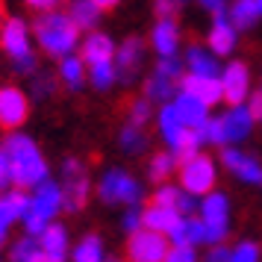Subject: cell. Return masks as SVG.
Segmentation results:
<instances>
[{"mask_svg":"<svg viewBox=\"0 0 262 262\" xmlns=\"http://www.w3.org/2000/svg\"><path fill=\"white\" fill-rule=\"evenodd\" d=\"M0 154L9 162V174H12V183L18 186V191L38 189L41 183H48V159L38 150L36 139H30L27 133H9Z\"/></svg>","mask_w":262,"mask_h":262,"instance_id":"obj_1","label":"cell"},{"mask_svg":"<svg viewBox=\"0 0 262 262\" xmlns=\"http://www.w3.org/2000/svg\"><path fill=\"white\" fill-rule=\"evenodd\" d=\"M36 41L41 45V50L48 56H56V59H65L71 56L77 41H80V30L74 27L71 15L68 12H59V9H50V12H41L36 18Z\"/></svg>","mask_w":262,"mask_h":262,"instance_id":"obj_2","label":"cell"},{"mask_svg":"<svg viewBox=\"0 0 262 262\" xmlns=\"http://www.w3.org/2000/svg\"><path fill=\"white\" fill-rule=\"evenodd\" d=\"M65 209V198H62V189L59 183H41L38 189H33L30 194V201H27V209H24V227H27V236H41L50 224H53V218Z\"/></svg>","mask_w":262,"mask_h":262,"instance_id":"obj_3","label":"cell"},{"mask_svg":"<svg viewBox=\"0 0 262 262\" xmlns=\"http://www.w3.org/2000/svg\"><path fill=\"white\" fill-rule=\"evenodd\" d=\"M0 48L12 59V65L21 74H36V56H33V45H30V27L24 18H6L3 30H0Z\"/></svg>","mask_w":262,"mask_h":262,"instance_id":"obj_4","label":"cell"},{"mask_svg":"<svg viewBox=\"0 0 262 262\" xmlns=\"http://www.w3.org/2000/svg\"><path fill=\"white\" fill-rule=\"evenodd\" d=\"M97 198L103 203H124L127 209H133V206H139L144 198L142 191V183L133 177L130 171H124V168H109L106 174L100 177V183H97Z\"/></svg>","mask_w":262,"mask_h":262,"instance_id":"obj_5","label":"cell"},{"mask_svg":"<svg viewBox=\"0 0 262 262\" xmlns=\"http://www.w3.org/2000/svg\"><path fill=\"white\" fill-rule=\"evenodd\" d=\"M198 209H201L198 218L206 227V245L218 248L227 238V233H230V201H227V194L224 191H209L198 203Z\"/></svg>","mask_w":262,"mask_h":262,"instance_id":"obj_6","label":"cell"},{"mask_svg":"<svg viewBox=\"0 0 262 262\" xmlns=\"http://www.w3.org/2000/svg\"><path fill=\"white\" fill-rule=\"evenodd\" d=\"M215 180H218V165L206 154L191 156L189 162L180 165V189L191 198H206L209 191H215Z\"/></svg>","mask_w":262,"mask_h":262,"instance_id":"obj_7","label":"cell"},{"mask_svg":"<svg viewBox=\"0 0 262 262\" xmlns=\"http://www.w3.org/2000/svg\"><path fill=\"white\" fill-rule=\"evenodd\" d=\"M62 198H65V212H80L85 209V201H89V174H85V165L80 159H65L62 162Z\"/></svg>","mask_w":262,"mask_h":262,"instance_id":"obj_8","label":"cell"},{"mask_svg":"<svg viewBox=\"0 0 262 262\" xmlns=\"http://www.w3.org/2000/svg\"><path fill=\"white\" fill-rule=\"evenodd\" d=\"M221 97H224L230 106H245L250 97V71L245 62H227L221 68Z\"/></svg>","mask_w":262,"mask_h":262,"instance_id":"obj_9","label":"cell"},{"mask_svg":"<svg viewBox=\"0 0 262 262\" xmlns=\"http://www.w3.org/2000/svg\"><path fill=\"white\" fill-rule=\"evenodd\" d=\"M168 250H171L168 238L159 236V233H150V230H139L127 242V256H130V262H165Z\"/></svg>","mask_w":262,"mask_h":262,"instance_id":"obj_10","label":"cell"},{"mask_svg":"<svg viewBox=\"0 0 262 262\" xmlns=\"http://www.w3.org/2000/svg\"><path fill=\"white\" fill-rule=\"evenodd\" d=\"M27 115H30V97L18 85H0V127L18 133Z\"/></svg>","mask_w":262,"mask_h":262,"instance_id":"obj_11","label":"cell"},{"mask_svg":"<svg viewBox=\"0 0 262 262\" xmlns=\"http://www.w3.org/2000/svg\"><path fill=\"white\" fill-rule=\"evenodd\" d=\"M142 62H144V41L139 36L124 38L115 48V59H112L115 74H118V83H133L139 68H142Z\"/></svg>","mask_w":262,"mask_h":262,"instance_id":"obj_12","label":"cell"},{"mask_svg":"<svg viewBox=\"0 0 262 262\" xmlns=\"http://www.w3.org/2000/svg\"><path fill=\"white\" fill-rule=\"evenodd\" d=\"M221 165H224L230 174H236L242 183H250V186H259L262 189V162L259 159L245 156L242 150H236V147H224V150H221Z\"/></svg>","mask_w":262,"mask_h":262,"instance_id":"obj_13","label":"cell"},{"mask_svg":"<svg viewBox=\"0 0 262 262\" xmlns=\"http://www.w3.org/2000/svg\"><path fill=\"white\" fill-rule=\"evenodd\" d=\"M27 201H30V194H24V191H18V189L0 194V245H6V236H9L15 221L24 218Z\"/></svg>","mask_w":262,"mask_h":262,"instance_id":"obj_14","label":"cell"},{"mask_svg":"<svg viewBox=\"0 0 262 262\" xmlns=\"http://www.w3.org/2000/svg\"><path fill=\"white\" fill-rule=\"evenodd\" d=\"M150 45L159 53V59H168V56H177L180 48V27L177 18H159L150 30Z\"/></svg>","mask_w":262,"mask_h":262,"instance_id":"obj_15","label":"cell"},{"mask_svg":"<svg viewBox=\"0 0 262 262\" xmlns=\"http://www.w3.org/2000/svg\"><path fill=\"white\" fill-rule=\"evenodd\" d=\"M180 92L183 95H191L194 100H201L206 109H212L215 103H221V83L218 80H206V77H191V74H183L180 80Z\"/></svg>","mask_w":262,"mask_h":262,"instance_id":"obj_16","label":"cell"},{"mask_svg":"<svg viewBox=\"0 0 262 262\" xmlns=\"http://www.w3.org/2000/svg\"><path fill=\"white\" fill-rule=\"evenodd\" d=\"M221 124H224V133H227V147L245 142L253 130V115L248 112V106H230L221 115Z\"/></svg>","mask_w":262,"mask_h":262,"instance_id":"obj_17","label":"cell"},{"mask_svg":"<svg viewBox=\"0 0 262 262\" xmlns=\"http://www.w3.org/2000/svg\"><path fill=\"white\" fill-rule=\"evenodd\" d=\"M183 65H186V74H191V77H206V80H218L221 77L218 59L209 53V48H201V45H191L186 50Z\"/></svg>","mask_w":262,"mask_h":262,"instance_id":"obj_18","label":"cell"},{"mask_svg":"<svg viewBox=\"0 0 262 262\" xmlns=\"http://www.w3.org/2000/svg\"><path fill=\"white\" fill-rule=\"evenodd\" d=\"M206 41H209V53H212L215 59H218V56H230V53L236 50L238 33L233 30V24L227 21V15H224V18H215V21H212Z\"/></svg>","mask_w":262,"mask_h":262,"instance_id":"obj_19","label":"cell"},{"mask_svg":"<svg viewBox=\"0 0 262 262\" xmlns=\"http://www.w3.org/2000/svg\"><path fill=\"white\" fill-rule=\"evenodd\" d=\"M171 106H174V112L180 115L183 127H189V130H201L203 124L209 121V109L203 106L201 100H194L191 95H183V92H177V97L171 100Z\"/></svg>","mask_w":262,"mask_h":262,"instance_id":"obj_20","label":"cell"},{"mask_svg":"<svg viewBox=\"0 0 262 262\" xmlns=\"http://www.w3.org/2000/svg\"><path fill=\"white\" fill-rule=\"evenodd\" d=\"M38 250L48 262H65V256H68V230L62 224H50L38 236Z\"/></svg>","mask_w":262,"mask_h":262,"instance_id":"obj_21","label":"cell"},{"mask_svg":"<svg viewBox=\"0 0 262 262\" xmlns=\"http://www.w3.org/2000/svg\"><path fill=\"white\" fill-rule=\"evenodd\" d=\"M80 59L92 68V65H103V62L115 59V41L106 33H89L83 41V56Z\"/></svg>","mask_w":262,"mask_h":262,"instance_id":"obj_22","label":"cell"},{"mask_svg":"<svg viewBox=\"0 0 262 262\" xmlns=\"http://www.w3.org/2000/svg\"><path fill=\"white\" fill-rule=\"evenodd\" d=\"M180 224V215L174 209H165V206H147L142 209V230H150V233H159V236H171V230Z\"/></svg>","mask_w":262,"mask_h":262,"instance_id":"obj_23","label":"cell"},{"mask_svg":"<svg viewBox=\"0 0 262 262\" xmlns=\"http://www.w3.org/2000/svg\"><path fill=\"white\" fill-rule=\"evenodd\" d=\"M112 3H103V0H77L71 6V21L77 30H95L97 21H100V15L106 12Z\"/></svg>","mask_w":262,"mask_h":262,"instance_id":"obj_24","label":"cell"},{"mask_svg":"<svg viewBox=\"0 0 262 262\" xmlns=\"http://www.w3.org/2000/svg\"><path fill=\"white\" fill-rule=\"evenodd\" d=\"M156 124H159V136H162V142H165L171 150L177 147V142L183 139V133L189 130V127H183V121H180V115L174 112V106H171V103H165V106L159 109Z\"/></svg>","mask_w":262,"mask_h":262,"instance_id":"obj_25","label":"cell"},{"mask_svg":"<svg viewBox=\"0 0 262 262\" xmlns=\"http://www.w3.org/2000/svg\"><path fill=\"white\" fill-rule=\"evenodd\" d=\"M174 97H177V83L174 80H165L162 74H156V71L144 80V100L147 103H162L165 106Z\"/></svg>","mask_w":262,"mask_h":262,"instance_id":"obj_26","label":"cell"},{"mask_svg":"<svg viewBox=\"0 0 262 262\" xmlns=\"http://www.w3.org/2000/svg\"><path fill=\"white\" fill-rule=\"evenodd\" d=\"M71 259H74V262H106L103 238L97 236V233H89V236H83L77 245H74Z\"/></svg>","mask_w":262,"mask_h":262,"instance_id":"obj_27","label":"cell"},{"mask_svg":"<svg viewBox=\"0 0 262 262\" xmlns=\"http://www.w3.org/2000/svg\"><path fill=\"white\" fill-rule=\"evenodd\" d=\"M259 18V12H256V0H236L230 9H227V21L233 24V30H248V27H253V21Z\"/></svg>","mask_w":262,"mask_h":262,"instance_id":"obj_28","label":"cell"},{"mask_svg":"<svg viewBox=\"0 0 262 262\" xmlns=\"http://www.w3.org/2000/svg\"><path fill=\"white\" fill-rule=\"evenodd\" d=\"M59 80L71 92L83 89L85 85V62L80 56H65V59H59Z\"/></svg>","mask_w":262,"mask_h":262,"instance_id":"obj_29","label":"cell"},{"mask_svg":"<svg viewBox=\"0 0 262 262\" xmlns=\"http://www.w3.org/2000/svg\"><path fill=\"white\" fill-rule=\"evenodd\" d=\"M177 171V159L171 156V150H159V154L150 156V162H147V177L159 183V186H165V180L171 177Z\"/></svg>","mask_w":262,"mask_h":262,"instance_id":"obj_30","label":"cell"},{"mask_svg":"<svg viewBox=\"0 0 262 262\" xmlns=\"http://www.w3.org/2000/svg\"><path fill=\"white\" fill-rule=\"evenodd\" d=\"M118 144L124 154L130 156H139L142 150H147V133L139 130V127H130V124H124L118 133Z\"/></svg>","mask_w":262,"mask_h":262,"instance_id":"obj_31","label":"cell"},{"mask_svg":"<svg viewBox=\"0 0 262 262\" xmlns=\"http://www.w3.org/2000/svg\"><path fill=\"white\" fill-rule=\"evenodd\" d=\"M38 253H41V250H38V238L24 236V238H15L12 245H9L6 259H9V262H33Z\"/></svg>","mask_w":262,"mask_h":262,"instance_id":"obj_32","label":"cell"},{"mask_svg":"<svg viewBox=\"0 0 262 262\" xmlns=\"http://www.w3.org/2000/svg\"><path fill=\"white\" fill-rule=\"evenodd\" d=\"M89 80H92V85H95V89H100V92L112 89V85L118 83L115 65H112V62H103V65H92V68H89Z\"/></svg>","mask_w":262,"mask_h":262,"instance_id":"obj_33","label":"cell"},{"mask_svg":"<svg viewBox=\"0 0 262 262\" xmlns=\"http://www.w3.org/2000/svg\"><path fill=\"white\" fill-rule=\"evenodd\" d=\"M201 139H203V144H215V147H227V133H224V124H221V115L218 118H212L209 115V121L203 124L201 130Z\"/></svg>","mask_w":262,"mask_h":262,"instance_id":"obj_34","label":"cell"},{"mask_svg":"<svg viewBox=\"0 0 262 262\" xmlns=\"http://www.w3.org/2000/svg\"><path fill=\"white\" fill-rule=\"evenodd\" d=\"M150 115H154V103H147L144 97H139V100H133V103H130L127 124H130V127H139V130H144V124L150 121Z\"/></svg>","mask_w":262,"mask_h":262,"instance_id":"obj_35","label":"cell"},{"mask_svg":"<svg viewBox=\"0 0 262 262\" xmlns=\"http://www.w3.org/2000/svg\"><path fill=\"white\" fill-rule=\"evenodd\" d=\"M56 77L50 71H36L33 74V95H36V100H45V97L53 95V89H56Z\"/></svg>","mask_w":262,"mask_h":262,"instance_id":"obj_36","label":"cell"},{"mask_svg":"<svg viewBox=\"0 0 262 262\" xmlns=\"http://www.w3.org/2000/svg\"><path fill=\"white\" fill-rule=\"evenodd\" d=\"M180 198H183V189L165 183V186H159V189L154 191V206H165V209H174V212H177Z\"/></svg>","mask_w":262,"mask_h":262,"instance_id":"obj_37","label":"cell"},{"mask_svg":"<svg viewBox=\"0 0 262 262\" xmlns=\"http://www.w3.org/2000/svg\"><path fill=\"white\" fill-rule=\"evenodd\" d=\"M259 256H262V250H259V245L256 242H238L236 248L230 250V262H259Z\"/></svg>","mask_w":262,"mask_h":262,"instance_id":"obj_38","label":"cell"},{"mask_svg":"<svg viewBox=\"0 0 262 262\" xmlns=\"http://www.w3.org/2000/svg\"><path fill=\"white\" fill-rule=\"evenodd\" d=\"M183 68H186V65H183V59H180V56H168V59H159V62H156L154 71L162 74L165 80H174V83H180V80H183Z\"/></svg>","mask_w":262,"mask_h":262,"instance_id":"obj_39","label":"cell"},{"mask_svg":"<svg viewBox=\"0 0 262 262\" xmlns=\"http://www.w3.org/2000/svg\"><path fill=\"white\" fill-rule=\"evenodd\" d=\"M121 227H124V230H127V233H139V230H142V209H136V206H133V209H127V212H124V218H121Z\"/></svg>","mask_w":262,"mask_h":262,"instance_id":"obj_40","label":"cell"},{"mask_svg":"<svg viewBox=\"0 0 262 262\" xmlns=\"http://www.w3.org/2000/svg\"><path fill=\"white\" fill-rule=\"evenodd\" d=\"M165 262H198V253H194V248H171Z\"/></svg>","mask_w":262,"mask_h":262,"instance_id":"obj_41","label":"cell"},{"mask_svg":"<svg viewBox=\"0 0 262 262\" xmlns=\"http://www.w3.org/2000/svg\"><path fill=\"white\" fill-rule=\"evenodd\" d=\"M201 6H203V9H206L209 15H212V21H215V18H224L227 9H230L227 3H221V0H203Z\"/></svg>","mask_w":262,"mask_h":262,"instance_id":"obj_42","label":"cell"},{"mask_svg":"<svg viewBox=\"0 0 262 262\" xmlns=\"http://www.w3.org/2000/svg\"><path fill=\"white\" fill-rule=\"evenodd\" d=\"M245 106H248V112L253 115V121H256V118L262 121V92H253V95H250V100L245 103Z\"/></svg>","mask_w":262,"mask_h":262,"instance_id":"obj_43","label":"cell"},{"mask_svg":"<svg viewBox=\"0 0 262 262\" xmlns=\"http://www.w3.org/2000/svg\"><path fill=\"white\" fill-rule=\"evenodd\" d=\"M203 262H230V248H224V245L209 248V253H206V259Z\"/></svg>","mask_w":262,"mask_h":262,"instance_id":"obj_44","label":"cell"},{"mask_svg":"<svg viewBox=\"0 0 262 262\" xmlns=\"http://www.w3.org/2000/svg\"><path fill=\"white\" fill-rule=\"evenodd\" d=\"M154 9H156L159 18H174V15L180 12V3H165V0H162V3H156Z\"/></svg>","mask_w":262,"mask_h":262,"instance_id":"obj_45","label":"cell"},{"mask_svg":"<svg viewBox=\"0 0 262 262\" xmlns=\"http://www.w3.org/2000/svg\"><path fill=\"white\" fill-rule=\"evenodd\" d=\"M12 183V174H9V162H6V156L0 154V194H3V189Z\"/></svg>","mask_w":262,"mask_h":262,"instance_id":"obj_46","label":"cell"},{"mask_svg":"<svg viewBox=\"0 0 262 262\" xmlns=\"http://www.w3.org/2000/svg\"><path fill=\"white\" fill-rule=\"evenodd\" d=\"M30 9H33V12H36V9L50 12V9H56V3H53V0H30Z\"/></svg>","mask_w":262,"mask_h":262,"instance_id":"obj_47","label":"cell"},{"mask_svg":"<svg viewBox=\"0 0 262 262\" xmlns=\"http://www.w3.org/2000/svg\"><path fill=\"white\" fill-rule=\"evenodd\" d=\"M256 12H259V18H262V0H256Z\"/></svg>","mask_w":262,"mask_h":262,"instance_id":"obj_48","label":"cell"},{"mask_svg":"<svg viewBox=\"0 0 262 262\" xmlns=\"http://www.w3.org/2000/svg\"><path fill=\"white\" fill-rule=\"evenodd\" d=\"M3 21H6V18H3V6H0V30H3Z\"/></svg>","mask_w":262,"mask_h":262,"instance_id":"obj_49","label":"cell"},{"mask_svg":"<svg viewBox=\"0 0 262 262\" xmlns=\"http://www.w3.org/2000/svg\"><path fill=\"white\" fill-rule=\"evenodd\" d=\"M33 262H48V259H45V256H41V253H38V256H36V259H33Z\"/></svg>","mask_w":262,"mask_h":262,"instance_id":"obj_50","label":"cell"},{"mask_svg":"<svg viewBox=\"0 0 262 262\" xmlns=\"http://www.w3.org/2000/svg\"><path fill=\"white\" fill-rule=\"evenodd\" d=\"M106 262H124V259H118V256H109V259Z\"/></svg>","mask_w":262,"mask_h":262,"instance_id":"obj_51","label":"cell"},{"mask_svg":"<svg viewBox=\"0 0 262 262\" xmlns=\"http://www.w3.org/2000/svg\"><path fill=\"white\" fill-rule=\"evenodd\" d=\"M259 92H262V89H259Z\"/></svg>","mask_w":262,"mask_h":262,"instance_id":"obj_52","label":"cell"}]
</instances>
